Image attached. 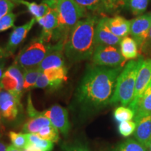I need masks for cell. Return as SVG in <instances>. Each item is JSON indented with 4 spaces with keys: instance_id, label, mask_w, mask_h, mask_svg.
Listing matches in <instances>:
<instances>
[{
    "instance_id": "cell-17",
    "label": "cell",
    "mask_w": 151,
    "mask_h": 151,
    "mask_svg": "<svg viewBox=\"0 0 151 151\" xmlns=\"http://www.w3.org/2000/svg\"><path fill=\"white\" fill-rule=\"evenodd\" d=\"M106 24L113 35L120 39L127 37L130 34L131 20L118 16L113 18H106Z\"/></svg>"
},
{
    "instance_id": "cell-35",
    "label": "cell",
    "mask_w": 151,
    "mask_h": 151,
    "mask_svg": "<svg viewBox=\"0 0 151 151\" xmlns=\"http://www.w3.org/2000/svg\"><path fill=\"white\" fill-rule=\"evenodd\" d=\"M50 81H49L48 78H47V76L45 75V73L41 71L40 74H39L38 79L36 83L35 88H41V89H44V88L50 87Z\"/></svg>"
},
{
    "instance_id": "cell-29",
    "label": "cell",
    "mask_w": 151,
    "mask_h": 151,
    "mask_svg": "<svg viewBox=\"0 0 151 151\" xmlns=\"http://www.w3.org/2000/svg\"><path fill=\"white\" fill-rule=\"evenodd\" d=\"M128 2L132 14L141 16L148 8L149 0H129Z\"/></svg>"
},
{
    "instance_id": "cell-10",
    "label": "cell",
    "mask_w": 151,
    "mask_h": 151,
    "mask_svg": "<svg viewBox=\"0 0 151 151\" xmlns=\"http://www.w3.org/2000/svg\"><path fill=\"white\" fill-rule=\"evenodd\" d=\"M42 113L49 119L52 125L55 127L62 134L68 135L70 129V123L67 109L60 105H53Z\"/></svg>"
},
{
    "instance_id": "cell-48",
    "label": "cell",
    "mask_w": 151,
    "mask_h": 151,
    "mask_svg": "<svg viewBox=\"0 0 151 151\" xmlns=\"http://www.w3.org/2000/svg\"><path fill=\"white\" fill-rule=\"evenodd\" d=\"M1 88H0V92H1Z\"/></svg>"
},
{
    "instance_id": "cell-36",
    "label": "cell",
    "mask_w": 151,
    "mask_h": 151,
    "mask_svg": "<svg viewBox=\"0 0 151 151\" xmlns=\"http://www.w3.org/2000/svg\"><path fill=\"white\" fill-rule=\"evenodd\" d=\"M120 0H102L103 7L106 10H113L119 5Z\"/></svg>"
},
{
    "instance_id": "cell-30",
    "label": "cell",
    "mask_w": 151,
    "mask_h": 151,
    "mask_svg": "<svg viewBox=\"0 0 151 151\" xmlns=\"http://www.w3.org/2000/svg\"><path fill=\"white\" fill-rule=\"evenodd\" d=\"M137 124L134 121L129 120L120 122L118 125L119 133L124 137H128L134 133Z\"/></svg>"
},
{
    "instance_id": "cell-22",
    "label": "cell",
    "mask_w": 151,
    "mask_h": 151,
    "mask_svg": "<svg viewBox=\"0 0 151 151\" xmlns=\"http://www.w3.org/2000/svg\"><path fill=\"white\" fill-rule=\"evenodd\" d=\"M16 4H22L27 7V11L34 16L35 19L44 16L50 7L45 3L37 4L33 1H28L26 0H14Z\"/></svg>"
},
{
    "instance_id": "cell-6",
    "label": "cell",
    "mask_w": 151,
    "mask_h": 151,
    "mask_svg": "<svg viewBox=\"0 0 151 151\" xmlns=\"http://www.w3.org/2000/svg\"><path fill=\"white\" fill-rule=\"evenodd\" d=\"M92 60L94 65L111 68L122 67L126 62L118 46L105 45L96 46Z\"/></svg>"
},
{
    "instance_id": "cell-1",
    "label": "cell",
    "mask_w": 151,
    "mask_h": 151,
    "mask_svg": "<svg viewBox=\"0 0 151 151\" xmlns=\"http://www.w3.org/2000/svg\"><path fill=\"white\" fill-rule=\"evenodd\" d=\"M122 69L97 65L88 68L75 94L76 103L82 111L99 110L110 104Z\"/></svg>"
},
{
    "instance_id": "cell-21",
    "label": "cell",
    "mask_w": 151,
    "mask_h": 151,
    "mask_svg": "<svg viewBox=\"0 0 151 151\" xmlns=\"http://www.w3.org/2000/svg\"><path fill=\"white\" fill-rule=\"evenodd\" d=\"M151 113V81L143 92L136 111L134 121Z\"/></svg>"
},
{
    "instance_id": "cell-39",
    "label": "cell",
    "mask_w": 151,
    "mask_h": 151,
    "mask_svg": "<svg viewBox=\"0 0 151 151\" xmlns=\"http://www.w3.org/2000/svg\"><path fill=\"white\" fill-rule=\"evenodd\" d=\"M5 56L1 57L0 58V80H1V77L4 73V67H5V60H4Z\"/></svg>"
},
{
    "instance_id": "cell-11",
    "label": "cell",
    "mask_w": 151,
    "mask_h": 151,
    "mask_svg": "<svg viewBox=\"0 0 151 151\" xmlns=\"http://www.w3.org/2000/svg\"><path fill=\"white\" fill-rule=\"evenodd\" d=\"M36 22V19L35 18H32L25 24L21 26L14 27V30L9 36V39L7 42L6 46L4 49V51L6 55L10 56L14 53L17 48L26 39L28 33L32 29Z\"/></svg>"
},
{
    "instance_id": "cell-44",
    "label": "cell",
    "mask_w": 151,
    "mask_h": 151,
    "mask_svg": "<svg viewBox=\"0 0 151 151\" xmlns=\"http://www.w3.org/2000/svg\"><path fill=\"white\" fill-rule=\"evenodd\" d=\"M129 0H120L119 1V5H125L128 2Z\"/></svg>"
},
{
    "instance_id": "cell-12",
    "label": "cell",
    "mask_w": 151,
    "mask_h": 151,
    "mask_svg": "<svg viewBox=\"0 0 151 151\" xmlns=\"http://www.w3.org/2000/svg\"><path fill=\"white\" fill-rule=\"evenodd\" d=\"M20 98L3 90L0 92V115L7 120H14L18 116Z\"/></svg>"
},
{
    "instance_id": "cell-31",
    "label": "cell",
    "mask_w": 151,
    "mask_h": 151,
    "mask_svg": "<svg viewBox=\"0 0 151 151\" xmlns=\"http://www.w3.org/2000/svg\"><path fill=\"white\" fill-rule=\"evenodd\" d=\"M85 10L96 11L103 6L102 0H73Z\"/></svg>"
},
{
    "instance_id": "cell-16",
    "label": "cell",
    "mask_w": 151,
    "mask_h": 151,
    "mask_svg": "<svg viewBox=\"0 0 151 151\" xmlns=\"http://www.w3.org/2000/svg\"><path fill=\"white\" fill-rule=\"evenodd\" d=\"M134 122L137 124L134 133L136 140L148 148L151 140V113Z\"/></svg>"
},
{
    "instance_id": "cell-34",
    "label": "cell",
    "mask_w": 151,
    "mask_h": 151,
    "mask_svg": "<svg viewBox=\"0 0 151 151\" xmlns=\"http://www.w3.org/2000/svg\"><path fill=\"white\" fill-rule=\"evenodd\" d=\"M63 149L64 151H91L88 146L78 141L64 145Z\"/></svg>"
},
{
    "instance_id": "cell-2",
    "label": "cell",
    "mask_w": 151,
    "mask_h": 151,
    "mask_svg": "<svg viewBox=\"0 0 151 151\" xmlns=\"http://www.w3.org/2000/svg\"><path fill=\"white\" fill-rule=\"evenodd\" d=\"M98 22L96 17L79 20L66 39L64 52L71 62L92 58L96 48L94 31Z\"/></svg>"
},
{
    "instance_id": "cell-18",
    "label": "cell",
    "mask_w": 151,
    "mask_h": 151,
    "mask_svg": "<svg viewBox=\"0 0 151 151\" xmlns=\"http://www.w3.org/2000/svg\"><path fill=\"white\" fill-rule=\"evenodd\" d=\"M50 81V88L56 89L67 80V69L66 67H53L46 69L43 71Z\"/></svg>"
},
{
    "instance_id": "cell-26",
    "label": "cell",
    "mask_w": 151,
    "mask_h": 151,
    "mask_svg": "<svg viewBox=\"0 0 151 151\" xmlns=\"http://www.w3.org/2000/svg\"><path fill=\"white\" fill-rule=\"evenodd\" d=\"M113 116L115 120L120 123L124 121L132 120V119L134 118L135 112L131 108L122 106L116 109L113 113Z\"/></svg>"
},
{
    "instance_id": "cell-20",
    "label": "cell",
    "mask_w": 151,
    "mask_h": 151,
    "mask_svg": "<svg viewBox=\"0 0 151 151\" xmlns=\"http://www.w3.org/2000/svg\"><path fill=\"white\" fill-rule=\"evenodd\" d=\"M50 124H52L49 119L45 116L43 113H40L27 120L23 126V132L27 134H37L42 128Z\"/></svg>"
},
{
    "instance_id": "cell-13",
    "label": "cell",
    "mask_w": 151,
    "mask_h": 151,
    "mask_svg": "<svg viewBox=\"0 0 151 151\" xmlns=\"http://www.w3.org/2000/svg\"><path fill=\"white\" fill-rule=\"evenodd\" d=\"M94 39L96 46L105 45V46H116L120 44L122 39L116 37L111 32L106 24V18L98 20L94 31Z\"/></svg>"
},
{
    "instance_id": "cell-28",
    "label": "cell",
    "mask_w": 151,
    "mask_h": 151,
    "mask_svg": "<svg viewBox=\"0 0 151 151\" xmlns=\"http://www.w3.org/2000/svg\"><path fill=\"white\" fill-rule=\"evenodd\" d=\"M37 134L41 139L53 143L58 142L60 139L59 130L52 124L42 128Z\"/></svg>"
},
{
    "instance_id": "cell-23",
    "label": "cell",
    "mask_w": 151,
    "mask_h": 151,
    "mask_svg": "<svg viewBox=\"0 0 151 151\" xmlns=\"http://www.w3.org/2000/svg\"><path fill=\"white\" fill-rule=\"evenodd\" d=\"M109 151H148V150L138 141L129 139L119 143Z\"/></svg>"
},
{
    "instance_id": "cell-7",
    "label": "cell",
    "mask_w": 151,
    "mask_h": 151,
    "mask_svg": "<svg viewBox=\"0 0 151 151\" xmlns=\"http://www.w3.org/2000/svg\"><path fill=\"white\" fill-rule=\"evenodd\" d=\"M24 69L14 62L4 73L0 80V88L21 97L24 88Z\"/></svg>"
},
{
    "instance_id": "cell-25",
    "label": "cell",
    "mask_w": 151,
    "mask_h": 151,
    "mask_svg": "<svg viewBox=\"0 0 151 151\" xmlns=\"http://www.w3.org/2000/svg\"><path fill=\"white\" fill-rule=\"evenodd\" d=\"M27 134L29 144L35 145L41 151H52L54 146L53 142L41 139L37 134L28 133Z\"/></svg>"
},
{
    "instance_id": "cell-38",
    "label": "cell",
    "mask_w": 151,
    "mask_h": 151,
    "mask_svg": "<svg viewBox=\"0 0 151 151\" xmlns=\"http://www.w3.org/2000/svg\"><path fill=\"white\" fill-rule=\"evenodd\" d=\"M61 0H43V2L48 5L50 8H55Z\"/></svg>"
},
{
    "instance_id": "cell-33",
    "label": "cell",
    "mask_w": 151,
    "mask_h": 151,
    "mask_svg": "<svg viewBox=\"0 0 151 151\" xmlns=\"http://www.w3.org/2000/svg\"><path fill=\"white\" fill-rule=\"evenodd\" d=\"M16 4L14 0H0V20L6 14L12 12Z\"/></svg>"
},
{
    "instance_id": "cell-15",
    "label": "cell",
    "mask_w": 151,
    "mask_h": 151,
    "mask_svg": "<svg viewBox=\"0 0 151 151\" xmlns=\"http://www.w3.org/2000/svg\"><path fill=\"white\" fill-rule=\"evenodd\" d=\"M36 22L42 27L40 39L48 43L52 39L55 30L58 27V14L55 8H50L44 16L36 19Z\"/></svg>"
},
{
    "instance_id": "cell-46",
    "label": "cell",
    "mask_w": 151,
    "mask_h": 151,
    "mask_svg": "<svg viewBox=\"0 0 151 151\" xmlns=\"http://www.w3.org/2000/svg\"><path fill=\"white\" fill-rule=\"evenodd\" d=\"M148 151H151V140L150 141V143H149V145H148Z\"/></svg>"
},
{
    "instance_id": "cell-14",
    "label": "cell",
    "mask_w": 151,
    "mask_h": 151,
    "mask_svg": "<svg viewBox=\"0 0 151 151\" xmlns=\"http://www.w3.org/2000/svg\"><path fill=\"white\" fill-rule=\"evenodd\" d=\"M65 41V40H60L55 44L54 48L38 66L41 71H43L50 68L65 67V60L64 57V47Z\"/></svg>"
},
{
    "instance_id": "cell-24",
    "label": "cell",
    "mask_w": 151,
    "mask_h": 151,
    "mask_svg": "<svg viewBox=\"0 0 151 151\" xmlns=\"http://www.w3.org/2000/svg\"><path fill=\"white\" fill-rule=\"evenodd\" d=\"M41 71H42L38 67L24 69V90L35 88L38 77Z\"/></svg>"
},
{
    "instance_id": "cell-32",
    "label": "cell",
    "mask_w": 151,
    "mask_h": 151,
    "mask_svg": "<svg viewBox=\"0 0 151 151\" xmlns=\"http://www.w3.org/2000/svg\"><path fill=\"white\" fill-rule=\"evenodd\" d=\"M16 19V14L11 12L4 16L0 20V32L6 31L11 27H14V22Z\"/></svg>"
},
{
    "instance_id": "cell-42",
    "label": "cell",
    "mask_w": 151,
    "mask_h": 151,
    "mask_svg": "<svg viewBox=\"0 0 151 151\" xmlns=\"http://www.w3.org/2000/svg\"><path fill=\"white\" fill-rule=\"evenodd\" d=\"M6 149L7 147L6 146L5 143H4L0 141V151H6Z\"/></svg>"
},
{
    "instance_id": "cell-47",
    "label": "cell",
    "mask_w": 151,
    "mask_h": 151,
    "mask_svg": "<svg viewBox=\"0 0 151 151\" xmlns=\"http://www.w3.org/2000/svg\"><path fill=\"white\" fill-rule=\"evenodd\" d=\"M1 115H0V128H1ZM0 130H1V129H0ZM1 135V134H0Z\"/></svg>"
},
{
    "instance_id": "cell-9",
    "label": "cell",
    "mask_w": 151,
    "mask_h": 151,
    "mask_svg": "<svg viewBox=\"0 0 151 151\" xmlns=\"http://www.w3.org/2000/svg\"><path fill=\"white\" fill-rule=\"evenodd\" d=\"M150 81L151 59H147L143 60L140 68H139V70L138 71L137 80H136L134 96L133 101L129 104V108H131L135 113L141 96L150 83Z\"/></svg>"
},
{
    "instance_id": "cell-4",
    "label": "cell",
    "mask_w": 151,
    "mask_h": 151,
    "mask_svg": "<svg viewBox=\"0 0 151 151\" xmlns=\"http://www.w3.org/2000/svg\"><path fill=\"white\" fill-rule=\"evenodd\" d=\"M55 9L58 14V27L52 39L57 41H66L76 24L86 15V10L81 8L73 0H61Z\"/></svg>"
},
{
    "instance_id": "cell-19",
    "label": "cell",
    "mask_w": 151,
    "mask_h": 151,
    "mask_svg": "<svg viewBox=\"0 0 151 151\" xmlns=\"http://www.w3.org/2000/svg\"><path fill=\"white\" fill-rule=\"evenodd\" d=\"M119 46H120V52L126 61L133 60L138 57L139 46L133 38L128 36L122 38Z\"/></svg>"
},
{
    "instance_id": "cell-45",
    "label": "cell",
    "mask_w": 151,
    "mask_h": 151,
    "mask_svg": "<svg viewBox=\"0 0 151 151\" xmlns=\"http://www.w3.org/2000/svg\"><path fill=\"white\" fill-rule=\"evenodd\" d=\"M3 56L6 57V55L4 53V49L0 48V58H1V57H3Z\"/></svg>"
},
{
    "instance_id": "cell-43",
    "label": "cell",
    "mask_w": 151,
    "mask_h": 151,
    "mask_svg": "<svg viewBox=\"0 0 151 151\" xmlns=\"http://www.w3.org/2000/svg\"><path fill=\"white\" fill-rule=\"evenodd\" d=\"M148 45L150 47H151V27H150V34H149V37L148 39V41H147V43Z\"/></svg>"
},
{
    "instance_id": "cell-27",
    "label": "cell",
    "mask_w": 151,
    "mask_h": 151,
    "mask_svg": "<svg viewBox=\"0 0 151 151\" xmlns=\"http://www.w3.org/2000/svg\"><path fill=\"white\" fill-rule=\"evenodd\" d=\"M9 137L12 143V145L20 150H24L29 146L27 134L17 133L15 132H10Z\"/></svg>"
},
{
    "instance_id": "cell-40",
    "label": "cell",
    "mask_w": 151,
    "mask_h": 151,
    "mask_svg": "<svg viewBox=\"0 0 151 151\" xmlns=\"http://www.w3.org/2000/svg\"><path fill=\"white\" fill-rule=\"evenodd\" d=\"M23 151H41L39 148H37V146H35V145L29 144V146L27 147V148H25Z\"/></svg>"
},
{
    "instance_id": "cell-3",
    "label": "cell",
    "mask_w": 151,
    "mask_h": 151,
    "mask_svg": "<svg viewBox=\"0 0 151 151\" xmlns=\"http://www.w3.org/2000/svg\"><path fill=\"white\" fill-rule=\"evenodd\" d=\"M143 61L140 58L138 60H130L126 64L117 78L110 104H120L126 106L132 103L134 96L137 73Z\"/></svg>"
},
{
    "instance_id": "cell-8",
    "label": "cell",
    "mask_w": 151,
    "mask_h": 151,
    "mask_svg": "<svg viewBox=\"0 0 151 151\" xmlns=\"http://www.w3.org/2000/svg\"><path fill=\"white\" fill-rule=\"evenodd\" d=\"M151 27V12L141 15L131 20L130 35L142 49L148 41Z\"/></svg>"
},
{
    "instance_id": "cell-5",
    "label": "cell",
    "mask_w": 151,
    "mask_h": 151,
    "mask_svg": "<svg viewBox=\"0 0 151 151\" xmlns=\"http://www.w3.org/2000/svg\"><path fill=\"white\" fill-rule=\"evenodd\" d=\"M54 46L40 38L35 39L19 52L15 62L23 69L37 67L54 48Z\"/></svg>"
},
{
    "instance_id": "cell-41",
    "label": "cell",
    "mask_w": 151,
    "mask_h": 151,
    "mask_svg": "<svg viewBox=\"0 0 151 151\" xmlns=\"http://www.w3.org/2000/svg\"><path fill=\"white\" fill-rule=\"evenodd\" d=\"M6 151H23V150H20V149L16 148L13 145H11V146L7 147Z\"/></svg>"
},
{
    "instance_id": "cell-37",
    "label": "cell",
    "mask_w": 151,
    "mask_h": 151,
    "mask_svg": "<svg viewBox=\"0 0 151 151\" xmlns=\"http://www.w3.org/2000/svg\"><path fill=\"white\" fill-rule=\"evenodd\" d=\"M27 112H28V114H29V116H30V118L35 117L40 113V112L37 111L35 109V107H34L30 94H29V95H28V98H27Z\"/></svg>"
}]
</instances>
